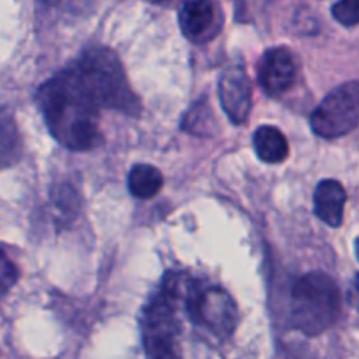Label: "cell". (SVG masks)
I'll use <instances>...</instances> for the list:
<instances>
[{
  "label": "cell",
  "instance_id": "1",
  "mask_svg": "<svg viewBox=\"0 0 359 359\" xmlns=\"http://www.w3.org/2000/svg\"><path fill=\"white\" fill-rule=\"evenodd\" d=\"M49 133L70 151L104 142L102 111L139 116L140 102L118 56L105 48L86 49L76 62L49 77L35 95Z\"/></svg>",
  "mask_w": 359,
  "mask_h": 359
},
{
  "label": "cell",
  "instance_id": "2",
  "mask_svg": "<svg viewBox=\"0 0 359 359\" xmlns=\"http://www.w3.org/2000/svg\"><path fill=\"white\" fill-rule=\"evenodd\" d=\"M342 297L335 280L323 272H309L291 287V323L305 335H319L337 323Z\"/></svg>",
  "mask_w": 359,
  "mask_h": 359
},
{
  "label": "cell",
  "instance_id": "3",
  "mask_svg": "<svg viewBox=\"0 0 359 359\" xmlns=\"http://www.w3.org/2000/svg\"><path fill=\"white\" fill-rule=\"evenodd\" d=\"M179 297L181 277L168 273L160 291L146 305L140 321L142 342L151 358H177L179 354Z\"/></svg>",
  "mask_w": 359,
  "mask_h": 359
},
{
  "label": "cell",
  "instance_id": "4",
  "mask_svg": "<svg viewBox=\"0 0 359 359\" xmlns=\"http://www.w3.org/2000/svg\"><path fill=\"white\" fill-rule=\"evenodd\" d=\"M181 298L186 316L196 330L219 342L233 335L238 323V309L223 287L209 286L202 280H188L181 284Z\"/></svg>",
  "mask_w": 359,
  "mask_h": 359
},
{
  "label": "cell",
  "instance_id": "5",
  "mask_svg": "<svg viewBox=\"0 0 359 359\" xmlns=\"http://www.w3.org/2000/svg\"><path fill=\"white\" fill-rule=\"evenodd\" d=\"M359 121V84L349 81L330 91L325 100L314 109L311 126L323 139H339L347 135Z\"/></svg>",
  "mask_w": 359,
  "mask_h": 359
},
{
  "label": "cell",
  "instance_id": "6",
  "mask_svg": "<svg viewBox=\"0 0 359 359\" xmlns=\"http://www.w3.org/2000/svg\"><path fill=\"white\" fill-rule=\"evenodd\" d=\"M219 102L224 114L231 123L242 125L251 114L252 90L245 67L241 60L230 62L219 76L217 83Z\"/></svg>",
  "mask_w": 359,
  "mask_h": 359
},
{
  "label": "cell",
  "instance_id": "7",
  "mask_svg": "<svg viewBox=\"0 0 359 359\" xmlns=\"http://www.w3.org/2000/svg\"><path fill=\"white\" fill-rule=\"evenodd\" d=\"M297 76V60L287 48H270L259 60L258 81L269 97L287 93L293 88Z\"/></svg>",
  "mask_w": 359,
  "mask_h": 359
},
{
  "label": "cell",
  "instance_id": "8",
  "mask_svg": "<svg viewBox=\"0 0 359 359\" xmlns=\"http://www.w3.org/2000/svg\"><path fill=\"white\" fill-rule=\"evenodd\" d=\"M179 25L193 44L209 42L217 34V13L212 0H184L179 13Z\"/></svg>",
  "mask_w": 359,
  "mask_h": 359
},
{
  "label": "cell",
  "instance_id": "9",
  "mask_svg": "<svg viewBox=\"0 0 359 359\" xmlns=\"http://www.w3.org/2000/svg\"><path fill=\"white\" fill-rule=\"evenodd\" d=\"M347 193L339 181L325 179L316 186L314 212L323 223L332 228H339L346 212Z\"/></svg>",
  "mask_w": 359,
  "mask_h": 359
},
{
  "label": "cell",
  "instance_id": "10",
  "mask_svg": "<svg viewBox=\"0 0 359 359\" xmlns=\"http://www.w3.org/2000/svg\"><path fill=\"white\" fill-rule=\"evenodd\" d=\"M256 154L265 163H283L290 156V144L286 135L276 126H259L252 137Z\"/></svg>",
  "mask_w": 359,
  "mask_h": 359
},
{
  "label": "cell",
  "instance_id": "11",
  "mask_svg": "<svg viewBox=\"0 0 359 359\" xmlns=\"http://www.w3.org/2000/svg\"><path fill=\"white\" fill-rule=\"evenodd\" d=\"M163 186V174L156 167L147 163H139L130 170L128 189L132 196L139 200H149L160 193Z\"/></svg>",
  "mask_w": 359,
  "mask_h": 359
},
{
  "label": "cell",
  "instance_id": "12",
  "mask_svg": "<svg viewBox=\"0 0 359 359\" xmlns=\"http://www.w3.org/2000/svg\"><path fill=\"white\" fill-rule=\"evenodd\" d=\"M21 140L13 116L0 107V170L20 160Z\"/></svg>",
  "mask_w": 359,
  "mask_h": 359
},
{
  "label": "cell",
  "instance_id": "13",
  "mask_svg": "<svg viewBox=\"0 0 359 359\" xmlns=\"http://www.w3.org/2000/svg\"><path fill=\"white\" fill-rule=\"evenodd\" d=\"M332 14L344 27H356L359 21V0H339L332 7Z\"/></svg>",
  "mask_w": 359,
  "mask_h": 359
},
{
  "label": "cell",
  "instance_id": "14",
  "mask_svg": "<svg viewBox=\"0 0 359 359\" xmlns=\"http://www.w3.org/2000/svg\"><path fill=\"white\" fill-rule=\"evenodd\" d=\"M20 272L18 266L9 259V256L0 249V298L9 293L11 287L16 284Z\"/></svg>",
  "mask_w": 359,
  "mask_h": 359
},
{
  "label": "cell",
  "instance_id": "15",
  "mask_svg": "<svg viewBox=\"0 0 359 359\" xmlns=\"http://www.w3.org/2000/svg\"><path fill=\"white\" fill-rule=\"evenodd\" d=\"M42 6L49 7V9H55V11H81L83 7L90 6L93 0H39Z\"/></svg>",
  "mask_w": 359,
  "mask_h": 359
},
{
  "label": "cell",
  "instance_id": "16",
  "mask_svg": "<svg viewBox=\"0 0 359 359\" xmlns=\"http://www.w3.org/2000/svg\"><path fill=\"white\" fill-rule=\"evenodd\" d=\"M237 9L238 20H251L256 11L262 7V0H231Z\"/></svg>",
  "mask_w": 359,
  "mask_h": 359
},
{
  "label": "cell",
  "instance_id": "17",
  "mask_svg": "<svg viewBox=\"0 0 359 359\" xmlns=\"http://www.w3.org/2000/svg\"><path fill=\"white\" fill-rule=\"evenodd\" d=\"M151 2H156V4H160V2H167V0H151Z\"/></svg>",
  "mask_w": 359,
  "mask_h": 359
}]
</instances>
